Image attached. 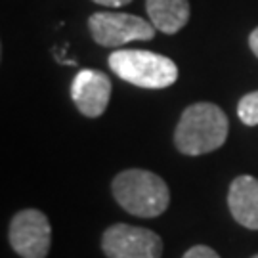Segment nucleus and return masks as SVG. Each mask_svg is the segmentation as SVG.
I'll return each mask as SVG.
<instances>
[{"instance_id": "obj_4", "label": "nucleus", "mask_w": 258, "mask_h": 258, "mask_svg": "<svg viewBox=\"0 0 258 258\" xmlns=\"http://www.w3.org/2000/svg\"><path fill=\"white\" fill-rule=\"evenodd\" d=\"M92 38L105 48H117L132 40H151L155 37V25L151 21L120 12H98L88 18Z\"/></svg>"}, {"instance_id": "obj_3", "label": "nucleus", "mask_w": 258, "mask_h": 258, "mask_svg": "<svg viewBox=\"0 0 258 258\" xmlns=\"http://www.w3.org/2000/svg\"><path fill=\"white\" fill-rule=\"evenodd\" d=\"M111 71L140 88H168L178 81V67L166 55L148 50H115L109 55Z\"/></svg>"}, {"instance_id": "obj_11", "label": "nucleus", "mask_w": 258, "mask_h": 258, "mask_svg": "<svg viewBox=\"0 0 258 258\" xmlns=\"http://www.w3.org/2000/svg\"><path fill=\"white\" fill-rule=\"evenodd\" d=\"M182 258H220V256H218L216 250H212L211 247H207V245H195V247H191Z\"/></svg>"}, {"instance_id": "obj_14", "label": "nucleus", "mask_w": 258, "mask_h": 258, "mask_svg": "<svg viewBox=\"0 0 258 258\" xmlns=\"http://www.w3.org/2000/svg\"><path fill=\"white\" fill-rule=\"evenodd\" d=\"M252 258H258V254H256V256H252Z\"/></svg>"}, {"instance_id": "obj_5", "label": "nucleus", "mask_w": 258, "mask_h": 258, "mask_svg": "<svg viewBox=\"0 0 258 258\" xmlns=\"http://www.w3.org/2000/svg\"><path fill=\"white\" fill-rule=\"evenodd\" d=\"M102 249L107 258H161L163 241L146 228L115 224L103 231Z\"/></svg>"}, {"instance_id": "obj_2", "label": "nucleus", "mask_w": 258, "mask_h": 258, "mask_svg": "<svg viewBox=\"0 0 258 258\" xmlns=\"http://www.w3.org/2000/svg\"><path fill=\"white\" fill-rule=\"evenodd\" d=\"M113 195L126 212L142 218H155L166 211L170 203V191L163 178L142 170H122L113 180Z\"/></svg>"}, {"instance_id": "obj_13", "label": "nucleus", "mask_w": 258, "mask_h": 258, "mask_svg": "<svg viewBox=\"0 0 258 258\" xmlns=\"http://www.w3.org/2000/svg\"><path fill=\"white\" fill-rule=\"evenodd\" d=\"M249 46H250V50L254 52V55L258 57V27L250 33V37H249Z\"/></svg>"}, {"instance_id": "obj_7", "label": "nucleus", "mask_w": 258, "mask_h": 258, "mask_svg": "<svg viewBox=\"0 0 258 258\" xmlns=\"http://www.w3.org/2000/svg\"><path fill=\"white\" fill-rule=\"evenodd\" d=\"M71 98L84 117L96 119L107 109L111 98L109 77L96 69H83L71 83Z\"/></svg>"}, {"instance_id": "obj_10", "label": "nucleus", "mask_w": 258, "mask_h": 258, "mask_svg": "<svg viewBox=\"0 0 258 258\" xmlns=\"http://www.w3.org/2000/svg\"><path fill=\"white\" fill-rule=\"evenodd\" d=\"M237 115L243 124L256 126L258 124V90L243 96L237 103Z\"/></svg>"}, {"instance_id": "obj_9", "label": "nucleus", "mask_w": 258, "mask_h": 258, "mask_svg": "<svg viewBox=\"0 0 258 258\" xmlns=\"http://www.w3.org/2000/svg\"><path fill=\"white\" fill-rule=\"evenodd\" d=\"M149 21L157 31L174 35L189 19V2L187 0H146Z\"/></svg>"}, {"instance_id": "obj_6", "label": "nucleus", "mask_w": 258, "mask_h": 258, "mask_svg": "<svg viewBox=\"0 0 258 258\" xmlns=\"http://www.w3.org/2000/svg\"><path fill=\"white\" fill-rule=\"evenodd\" d=\"M10 243L21 258H46L52 243L48 218L37 209L19 211L10 224Z\"/></svg>"}, {"instance_id": "obj_12", "label": "nucleus", "mask_w": 258, "mask_h": 258, "mask_svg": "<svg viewBox=\"0 0 258 258\" xmlns=\"http://www.w3.org/2000/svg\"><path fill=\"white\" fill-rule=\"evenodd\" d=\"M96 4L100 6H107V8H120V6H126L132 0H94Z\"/></svg>"}, {"instance_id": "obj_8", "label": "nucleus", "mask_w": 258, "mask_h": 258, "mask_svg": "<svg viewBox=\"0 0 258 258\" xmlns=\"http://www.w3.org/2000/svg\"><path fill=\"white\" fill-rule=\"evenodd\" d=\"M228 207L241 226L258 230V180L252 176H237L230 185Z\"/></svg>"}, {"instance_id": "obj_1", "label": "nucleus", "mask_w": 258, "mask_h": 258, "mask_svg": "<svg viewBox=\"0 0 258 258\" xmlns=\"http://www.w3.org/2000/svg\"><path fill=\"white\" fill-rule=\"evenodd\" d=\"M230 122L216 103L199 102L182 113L174 132V144L184 155H205L224 146Z\"/></svg>"}]
</instances>
